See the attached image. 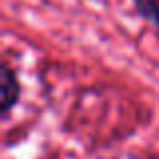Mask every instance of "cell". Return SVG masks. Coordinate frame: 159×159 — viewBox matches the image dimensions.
Masks as SVG:
<instances>
[{
  "label": "cell",
  "mask_w": 159,
  "mask_h": 159,
  "mask_svg": "<svg viewBox=\"0 0 159 159\" xmlns=\"http://www.w3.org/2000/svg\"><path fill=\"white\" fill-rule=\"evenodd\" d=\"M133 2L137 12L159 30V0H133Z\"/></svg>",
  "instance_id": "obj_2"
},
{
  "label": "cell",
  "mask_w": 159,
  "mask_h": 159,
  "mask_svg": "<svg viewBox=\"0 0 159 159\" xmlns=\"http://www.w3.org/2000/svg\"><path fill=\"white\" fill-rule=\"evenodd\" d=\"M18 99H20L18 75L10 69L8 62H2V66H0V113H2V117L10 115Z\"/></svg>",
  "instance_id": "obj_1"
}]
</instances>
